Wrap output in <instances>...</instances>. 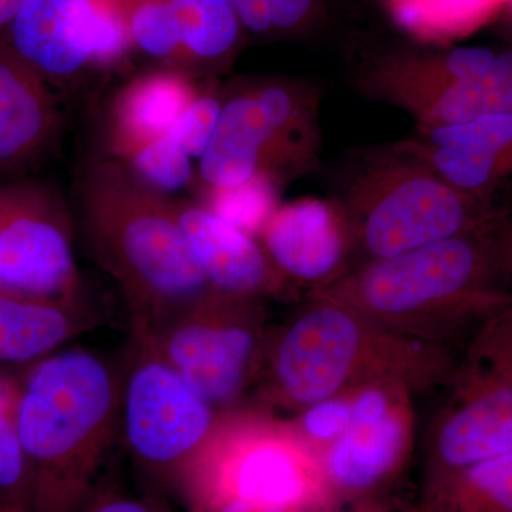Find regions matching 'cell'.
<instances>
[{
    "label": "cell",
    "mask_w": 512,
    "mask_h": 512,
    "mask_svg": "<svg viewBox=\"0 0 512 512\" xmlns=\"http://www.w3.org/2000/svg\"><path fill=\"white\" fill-rule=\"evenodd\" d=\"M221 109V94L200 93L168 131L192 160H200L207 150L220 119Z\"/></svg>",
    "instance_id": "29"
},
{
    "label": "cell",
    "mask_w": 512,
    "mask_h": 512,
    "mask_svg": "<svg viewBox=\"0 0 512 512\" xmlns=\"http://www.w3.org/2000/svg\"><path fill=\"white\" fill-rule=\"evenodd\" d=\"M328 476L322 454L293 421L268 407L237 406L184 468L175 495L185 512L238 505L259 512H309Z\"/></svg>",
    "instance_id": "5"
},
{
    "label": "cell",
    "mask_w": 512,
    "mask_h": 512,
    "mask_svg": "<svg viewBox=\"0 0 512 512\" xmlns=\"http://www.w3.org/2000/svg\"><path fill=\"white\" fill-rule=\"evenodd\" d=\"M512 113V47H501L485 72L448 84L413 111L419 128L450 126Z\"/></svg>",
    "instance_id": "21"
},
{
    "label": "cell",
    "mask_w": 512,
    "mask_h": 512,
    "mask_svg": "<svg viewBox=\"0 0 512 512\" xmlns=\"http://www.w3.org/2000/svg\"><path fill=\"white\" fill-rule=\"evenodd\" d=\"M0 504L32 510V473L16 430L12 384L0 382Z\"/></svg>",
    "instance_id": "28"
},
{
    "label": "cell",
    "mask_w": 512,
    "mask_h": 512,
    "mask_svg": "<svg viewBox=\"0 0 512 512\" xmlns=\"http://www.w3.org/2000/svg\"><path fill=\"white\" fill-rule=\"evenodd\" d=\"M74 212L53 185L0 181V293L46 301L83 298Z\"/></svg>",
    "instance_id": "11"
},
{
    "label": "cell",
    "mask_w": 512,
    "mask_h": 512,
    "mask_svg": "<svg viewBox=\"0 0 512 512\" xmlns=\"http://www.w3.org/2000/svg\"><path fill=\"white\" fill-rule=\"evenodd\" d=\"M511 227L504 217L426 247L362 262L313 295L410 338H473L512 303Z\"/></svg>",
    "instance_id": "1"
},
{
    "label": "cell",
    "mask_w": 512,
    "mask_h": 512,
    "mask_svg": "<svg viewBox=\"0 0 512 512\" xmlns=\"http://www.w3.org/2000/svg\"><path fill=\"white\" fill-rule=\"evenodd\" d=\"M247 35L256 39H274L268 0H229Z\"/></svg>",
    "instance_id": "33"
},
{
    "label": "cell",
    "mask_w": 512,
    "mask_h": 512,
    "mask_svg": "<svg viewBox=\"0 0 512 512\" xmlns=\"http://www.w3.org/2000/svg\"><path fill=\"white\" fill-rule=\"evenodd\" d=\"M501 47L434 46L377 57L363 74V90L413 113L448 84L485 72Z\"/></svg>",
    "instance_id": "18"
},
{
    "label": "cell",
    "mask_w": 512,
    "mask_h": 512,
    "mask_svg": "<svg viewBox=\"0 0 512 512\" xmlns=\"http://www.w3.org/2000/svg\"><path fill=\"white\" fill-rule=\"evenodd\" d=\"M121 365L69 346L26 367L12 412L32 473L33 512H77L119 441Z\"/></svg>",
    "instance_id": "2"
},
{
    "label": "cell",
    "mask_w": 512,
    "mask_h": 512,
    "mask_svg": "<svg viewBox=\"0 0 512 512\" xmlns=\"http://www.w3.org/2000/svg\"><path fill=\"white\" fill-rule=\"evenodd\" d=\"M23 2L25 0H0V36L8 28L12 19L15 18Z\"/></svg>",
    "instance_id": "34"
},
{
    "label": "cell",
    "mask_w": 512,
    "mask_h": 512,
    "mask_svg": "<svg viewBox=\"0 0 512 512\" xmlns=\"http://www.w3.org/2000/svg\"><path fill=\"white\" fill-rule=\"evenodd\" d=\"M131 335L147 339L218 413L241 406L261 376L269 338L261 301L214 291Z\"/></svg>",
    "instance_id": "9"
},
{
    "label": "cell",
    "mask_w": 512,
    "mask_h": 512,
    "mask_svg": "<svg viewBox=\"0 0 512 512\" xmlns=\"http://www.w3.org/2000/svg\"><path fill=\"white\" fill-rule=\"evenodd\" d=\"M99 319L83 298L46 301L0 293V365H35L67 348Z\"/></svg>",
    "instance_id": "20"
},
{
    "label": "cell",
    "mask_w": 512,
    "mask_h": 512,
    "mask_svg": "<svg viewBox=\"0 0 512 512\" xmlns=\"http://www.w3.org/2000/svg\"><path fill=\"white\" fill-rule=\"evenodd\" d=\"M511 265H512V227H511Z\"/></svg>",
    "instance_id": "36"
},
{
    "label": "cell",
    "mask_w": 512,
    "mask_h": 512,
    "mask_svg": "<svg viewBox=\"0 0 512 512\" xmlns=\"http://www.w3.org/2000/svg\"><path fill=\"white\" fill-rule=\"evenodd\" d=\"M133 47L168 64H184L180 26L171 0H134L126 5Z\"/></svg>",
    "instance_id": "25"
},
{
    "label": "cell",
    "mask_w": 512,
    "mask_h": 512,
    "mask_svg": "<svg viewBox=\"0 0 512 512\" xmlns=\"http://www.w3.org/2000/svg\"><path fill=\"white\" fill-rule=\"evenodd\" d=\"M198 94L188 74L177 67L134 77L111 106V157L121 160L136 148L165 136Z\"/></svg>",
    "instance_id": "19"
},
{
    "label": "cell",
    "mask_w": 512,
    "mask_h": 512,
    "mask_svg": "<svg viewBox=\"0 0 512 512\" xmlns=\"http://www.w3.org/2000/svg\"><path fill=\"white\" fill-rule=\"evenodd\" d=\"M220 413L157 349L131 335L121 365L119 441L144 488L175 494L184 468L208 440Z\"/></svg>",
    "instance_id": "8"
},
{
    "label": "cell",
    "mask_w": 512,
    "mask_h": 512,
    "mask_svg": "<svg viewBox=\"0 0 512 512\" xmlns=\"http://www.w3.org/2000/svg\"><path fill=\"white\" fill-rule=\"evenodd\" d=\"M77 512H175L163 494L147 490H128L101 477Z\"/></svg>",
    "instance_id": "31"
},
{
    "label": "cell",
    "mask_w": 512,
    "mask_h": 512,
    "mask_svg": "<svg viewBox=\"0 0 512 512\" xmlns=\"http://www.w3.org/2000/svg\"><path fill=\"white\" fill-rule=\"evenodd\" d=\"M62 127L52 87L0 40V177H25Z\"/></svg>",
    "instance_id": "17"
},
{
    "label": "cell",
    "mask_w": 512,
    "mask_h": 512,
    "mask_svg": "<svg viewBox=\"0 0 512 512\" xmlns=\"http://www.w3.org/2000/svg\"><path fill=\"white\" fill-rule=\"evenodd\" d=\"M460 362V360H458ZM458 362L439 343L399 335L343 303L313 295L266 343L265 407L302 412L376 380L410 387L453 377Z\"/></svg>",
    "instance_id": "4"
},
{
    "label": "cell",
    "mask_w": 512,
    "mask_h": 512,
    "mask_svg": "<svg viewBox=\"0 0 512 512\" xmlns=\"http://www.w3.org/2000/svg\"><path fill=\"white\" fill-rule=\"evenodd\" d=\"M119 2L123 3L124 6L128 5V3L134 2V0H119Z\"/></svg>",
    "instance_id": "35"
},
{
    "label": "cell",
    "mask_w": 512,
    "mask_h": 512,
    "mask_svg": "<svg viewBox=\"0 0 512 512\" xmlns=\"http://www.w3.org/2000/svg\"><path fill=\"white\" fill-rule=\"evenodd\" d=\"M356 158L335 201L363 262L426 247L505 217L487 197L457 190L399 147Z\"/></svg>",
    "instance_id": "6"
},
{
    "label": "cell",
    "mask_w": 512,
    "mask_h": 512,
    "mask_svg": "<svg viewBox=\"0 0 512 512\" xmlns=\"http://www.w3.org/2000/svg\"><path fill=\"white\" fill-rule=\"evenodd\" d=\"M318 90L289 79L238 84L222 96L220 119L198 164L205 187L255 177L284 184L318 160Z\"/></svg>",
    "instance_id": "7"
},
{
    "label": "cell",
    "mask_w": 512,
    "mask_h": 512,
    "mask_svg": "<svg viewBox=\"0 0 512 512\" xmlns=\"http://www.w3.org/2000/svg\"><path fill=\"white\" fill-rule=\"evenodd\" d=\"M170 201L212 291L252 301L284 291L286 281L258 239L202 204L178 198Z\"/></svg>",
    "instance_id": "15"
},
{
    "label": "cell",
    "mask_w": 512,
    "mask_h": 512,
    "mask_svg": "<svg viewBox=\"0 0 512 512\" xmlns=\"http://www.w3.org/2000/svg\"><path fill=\"white\" fill-rule=\"evenodd\" d=\"M281 184L268 177H255L234 187L207 188L202 205L222 220L258 239L266 221L278 208Z\"/></svg>",
    "instance_id": "24"
},
{
    "label": "cell",
    "mask_w": 512,
    "mask_h": 512,
    "mask_svg": "<svg viewBox=\"0 0 512 512\" xmlns=\"http://www.w3.org/2000/svg\"><path fill=\"white\" fill-rule=\"evenodd\" d=\"M180 26L185 63L225 66L247 32L229 0H171Z\"/></svg>",
    "instance_id": "23"
},
{
    "label": "cell",
    "mask_w": 512,
    "mask_h": 512,
    "mask_svg": "<svg viewBox=\"0 0 512 512\" xmlns=\"http://www.w3.org/2000/svg\"><path fill=\"white\" fill-rule=\"evenodd\" d=\"M348 392V427L322 451V460L330 484L363 491L392 474L409 453L412 387L400 380H376Z\"/></svg>",
    "instance_id": "13"
},
{
    "label": "cell",
    "mask_w": 512,
    "mask_h": 512,
    "mask_svg": "<svg viewBox=\"0 0 512 512\" xmlns=\"http://www.w3.org/2000/svg\"><path fill=\"white\" fill-rule=\"evenodd\" d=\"M268 3L274 37L308 35L326 18L323 0H268Z\"/></svg>",
    "instance_id": "32"
},
{
    "label": "cell",
    "mask_w": 512,
    "mask_h": 512,
    "mask_svg": "<svg viewBox=\"0 0 512 512\" xmlns=\"http://www.w3.org/2000/svg\"><path fill=\"white\" fill-rule=\"evenodd\" d=\"M400 32L424 45L450 46L504 10L507 0H377Z\"/></svg>",
    "instance_id": "22"
},
{
    "label": "cell",
    "mask_w": 512,
    "mask_h": 512,
    "mask_svg": "<svg viewBox=\"0 0 512 512\" xmlns=\"http://www.w3.org/2000/svg\"><path fill=\"white\" fill-rule=\"evenodd\" d=\"M134 177L147 188L170 198L194 183L192 158L170 134L156 138L121 158Z\"/></svg>",
    "instance_id": "26"
},
{
    "label": "cell",
    "mask_w": 512,
    "mask_h": 512,
    "mask_svg": "<svg viewBox=\"0 0 512 512\" xmlns=\"http://www.w3.org/2000/svg\"><path fill=\"white\" fill-rule=\"evenodd\" d=\"M285 281L329 284L346 272L353 251L349 222L335 200L301 198L278 205L258 237Z\"/></svg>",
    "instance_id": "14"
},
{
    "label": "cell",
    "mask_w": 512,
    "mask_h": 512,
    "mask_svg": "<svg viewBox=\"0 0 512 512\" xmlns=\"http://www.w3.org/2000/svg\"><path fill=\"white\" fill-rule=\"evenodd\" d=\"M87 249L119 285L131 333L148 332L212 292L170 198L114 157L93 158L74 183Z\"/></svg>",
    "instance_id": "3"
},
{
    "label": "cell",
    "mask_w": 512,
    "mask_h": 512,
    "mask_svg": "<svg viewBox=\"0 0 512 512\" xmlns=\"http://www.w3.org/2000/svg\"><path fill=\"white\" fill-rule=\"evenodd\" d=\"M460 512H512V451L453 474Z\"/></svg>",
    "instance_id": "27"
},
{
    "label": "cell",
    "mask_w": 512,
    "mask_h": 512,
    "mask_svg": "<svg viewBox=\"0 0 512 512\" xmlns=\"http://www.w3.org/2000/svg\"><path fill=\"white\" fill-rule=\"evenodd\" d=\"M436 427V456L451 473L512 451V303L464 350Z\"/></svg>",
    "instance_id": "10"
},
{
    "label": "cell",
    "mask_w": 512,
    "mask_h": 512,
    "mask_svg": "<svg viewBox=\"0 0 512 512\" xmlns=\"http://www.w3.org/2000/svg\"><path fill=\"white\" fill-rule=\"evenodd\" d=\"M349 420L350 394L345 392L306 407L293 424L322 454L346 430Z\"/></svg>",
    "instance_id": "30"
},
{
    "label": "cell",
    "mask_w": 512,
    "mask_h": 512,
    "mask_svg": "<svg viewBox=\"0 0 512 512\" xmlns=\"http://www.w3.org/2000/svg\"><path fill=\"white\" fill-rule=\"evenodd\" d=\"M466 194L483 195L512 173V113L467 123L419 128L397 144Z\"/></svg>",
    "instance_id": "16"
},
{
    "label": "cell",
    "mask_w": 512,
    "mask_h": 512,
    "mask_svg": "<svg viewBox=\"0 0 512 512\" xmlns=\"http://www.w3.org/2000/svg\"><path fill=\"white\" fill-rule=\"evenodd\" d=\"M0 40L52 89L116 67L133 47L119 0H25Z\"/></svg>",
    "instance_id": "12"
}]
</instances>
